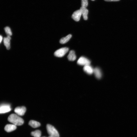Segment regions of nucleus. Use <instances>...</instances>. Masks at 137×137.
<instances>
[{"label": "nucleus", "instance_id": "1", "mask_svg": "<svg viewBox=\"0 0 137 137\" xmlns=\"http://www.w3.org/2000/svg\"><path fill=\"white\" fill-rule=\"evenodd\" d=\"M8 121L10 122L16 126H20L24 123L23 119L17 114H12L9 117Z\"/></svg>", "mask_w": 137, "mask_h": 137}, {"label": "nucleus", "instance_id": "2", "mask_svg": "<svg viewBox=\"0 0 137 137\" xmlns=\"http://www.w3.org/2000/svg\"><path fill=\"white\" fill-rule=\"evenodd\" d=\"M46 128L48 134L52 137H60L59 134L55 128L50 124H47Z\"/></svg>", "mask_w": 137, "mask_h": 137}, {"label": "nucleus", "instance_id": "3", "mask_svg": "<svg viewBox=\"0 0 137 137\" xmlns=\"http://www.w3.org/2000/svg\"><path fill=\"white\" fill-rule=\"evenodd\" d=\"M68 48L65 47L60 48L56 51L54 53L55 56L58 57H62L64 56L68 51Z\"/></svg>", "mask_w": 137, "mask_h": 137}, {"label": "nucleus", "instance_id": "4", "mask_svg": "<svg viewBox=\"0 0 137 137\" xmlns=\"http://www.w3.org/2000/svg\"><path fill=\"white\" fill-rule=\"evenodd\" d=\"M77 64L80 65L85 66L90 65L91 62L90 60L83 57L80 58L77 61Z\"/></svg>", "mask_w": 137, "mask_h": 137}, {"label": "nucleus", "instance_id": "5", "mask_svg": "<svg viewBox=\"0 0 137 137\" xmlns=\"http://www.w3.org/2000/svg\"><path fill=\"white\" fill-rule=\"evenodd\" d=\"M11 110L10 105L7 104H2L0 107V113L1 114L7 113L9 112Z\"/></svg>", "mask_w": 137, "mask_h": 137}, {"label": "nucleus", "instance_id": "6", "mask_svg": "<svg viewBox=\"0 0 137 137\" xmlns=\"http://www.w3.org/2000/svg\"><path fill=\"white\" fill-rule=\"evenodd\" d=\"M26 111V108L25 106L18 107L15 108L14 112L17 115L23 116L24 115Z\"/></svg>", "mask_w": 137, "mask_h": 137}, {"label": "nucleus", "instance_id": "7", "mask_svg": "<svg viewBox=\"0 0 137 137\" xmlns=\"http://www.w3.org/2000/svg\"><path fill=\"white\" fill-rule=\"evenodd\" d=\"M82 15V14L80 9L76 11L73 13L72 16V18L76 21H78Z\"/></svg>", "mask_w": 137, "mask_h": 137}, {"label": "nucleus", "instance_id": "8", "mask_svg": "<svg viewBox=\"0 0 137 137\" xmlns=\"http://www.w3.org/2000/svg\"><path fill=\"white\" fill-rule=\"evenodd\" d=\"M16 126L13 124H8L5 126L4 129L6 132H10L16 129Z\"/></svg>", "mask_w": 137, "mask_h": 137}, {"label": "nucleus", "instance_id": "9", "mask_svg": "<svg viewBox=\"0 0 137 137\" xmlns=\"http://www.w3.org/2000/svg\"><path fill=\"white\" fill-rule=\"evenodd\" d=\"M80 10L83 18L85 20H87L88 19V10L86 8L81 7L79 9Z\"/></svg>", "mask_w": 137, "mask_h": 137}, {"label": "nucleus", "instance_id": "10", "mask_svg": "<svg viewBox=\"0 0 137 137\" xmlns=\"http://www.w3.org/2000/svg\"><path fill=\"white\" fill-rule=\"evenodd\" d=\"M83 70L87 74L91 75L94 73V69L89 65L84 66Z\"/></svg>", "mask_w": 137, "mask_h": 137}, {"label": "nucleus", "instance_id": "11", "mask_svg": "<svg viewBox=\"0 0 137 137\" xmlns=\"http://www.w3.org/2000/svg\"><path fill=\"white\" fill-rule=\"evenodd\" d=\"M11 38L10 36H7V37H5L3 39V43L7 49L9 50L10 48V40Z\"/></svg>", "mask_w": 137, "mask_h": 137}, {"label": "nucleus", "instance_id": "12", "mask_svg": "<svg viewBox=\"0 0 137 137\" xmlns=\"http://www.w3.org/2000/svg\"><path fill=\"white\" fill-rule=\"evenodd\" d=\"M94 73L96 78L98 79L101 78L102 76L101 70L98 68H96L94 69Z\"/></svg>", "mask_w": 137, "mask_h": 137}, {"label": "nucleus", "instance_id": "13", "mask_svg": "<svg viewBox=\"0 0 137 137\" xmlns=\"http://www.w3.org/2000/svg\"><path fill=\"white\" fill-rule=\"evenodd\" d=\"M67 57L68 60L70 61L75 60L76 59V56L75 51L73 50L70 51Z\"/></svg>", "mask_w": 137, "mask_h": 137}, {"label": "nucleus", "instance_id": "14", "mask_svg": "<svg viewBox=\"0 0 137 137\" xmlns=\"http://www.w3.org/2000/svg\"><path fill=\"white\" fill-rule=\"evenodd\" d=\"M28 124L32 128H35L39 127L41 126L40 123L33 120L30 121Z\"/></svg>", "mask_w": 137, "mask_h": 137}, {"label": "nucleus", "instance_id": "15", "mask_svg": "<svg viewBox=\"0 0 137 137\" xmlns=\"http://www.w3.org/2000/svg\"><path fill=\"white\" fill-rule=\"evenodd\" d=\"M72 36L71 34H69L66 37L62 38L60 40V43L61 44H64L66 43L69 40Z\"/></svg>", "mask_w": 137, "mask_h": 137}, {"label": "nucleus", "instance_id": "16", "mask_svg": "<svg viewBox=\"0 0 137 137\" xmlns=\"http://www.w3.org/2000/svg\"><path fill=\"white\" fill-rule=\"evenodd\" d=\"M32 136L34 137H41V132L40 130H36L34 132H32L31 133Z\"/></svg>", "mask_w": 137, "mask_h": 137}, {"label": "nucleus", "instance_id": "17", "mask_svg": "<svg viewBox=\"0 0 137 137\" xmlns=\"http://www.w3.org/2000/svg\"><path fill=\"white\" fill-rule=\"evenodd\" d=\"M4 30L8 36H10L12 35V32H11V29L9 27H6L4 28Z\"/></svg>", "mask_w": 137, "mask_h": 137}, {"label": "nucleus", "instance_id": "18", "mask_svg": "<svg viewBox=\"0 0 137 137\" xmlns=\"http://www.w3.org/2000/svg\"><path fill=\"white\" fill-rule=\"evenodd\" d=\"M88 5V0H81L82 7L85 8L87 7Z\"/></svg>", "mask_w": 137, "mask_h": 137}, {"label": "nucleus", "instance_id": "19", "mask_svg": "<svg viewBox=\"0 0 137 137\" xmlns=\"http://www.w3.org/2000/svg\"><path fill=\"white\" fill-rule=\"evenodd\" d=\"M106 1L107 2H112V1H118L120 0H104Z\"/></svg>", "mask_w": 137, "mask_h": 137}, {"label": "nucleus", "instance_id": "20", "mask_svg": "<svg viewBox=\"0 0 137 137\" xmlns=\"http://www.w3.org/2000/svg\"><path fill=\"white\" fill-rule=\"evenodd\" d=\"M0 43H1L3 39V37L1 35H0Z\"/></svg>", "mask_w": 137, "mask_h": 137}, {"label": "nucleus", "instance_id": "21", "mask_svg": "<svg viewBox=\"0 0 137 137\" xmlns=\"http://www.w3.org/2000/svg\"><path fill=\"white\" fill-rule=\"evenodd\" d=\"M92 0V1H94L95 0Z\"/></svg>", "mask_w": 137, "mask_h": 137}, {"label": "nucleus", "instance_id": "22", "mask_svg": "<svg viewBox=\"0 0 137 137\" xmlns=\"http://www.w3.org/2000/svg\"><path fill=\"white\" fill-rule=\"evenodd\" d=\"M48 137H51V136H49Z\"/></svg>", "mask_w": 137, "mask_h": 137}, {"label": "nucleus", "instance_id": "23", "mask_svg": "<svg viewBox=\"0 0 137 137\" xmlns=\"http://www.w3.org/2000/svg\"></svg>", "mask_w": 137, "mask_h": 137}]
</instances>
